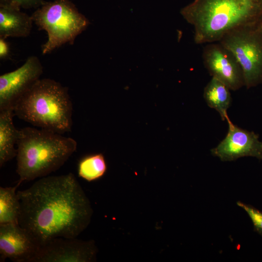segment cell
<instances>
[{
	"label": "cell",
	"mask_w": 262,
	"mask_h": 262,
	"mask_svg": "<svg viewBox=\"0 0 262 262\" xmlns=\"http://www.w3.org/2000/svg\"><path fill=\"white\" fill-rule=\"evenodd\" d=\"M180 13L197 44L219 42L229 32L262 21V0H194Z\"/></svg>",
	"instance_id": "obj_2"
},
{
	"label": "cell",
	"mask_w": 262,
	"mask_h": 262,
	"mask_svg": "<svg viewBox=\"0 0 262 262\" xmlns=\"http://www.w3.org/2000/svg\"><path fill=\"white\" fill-rule=\"evenodd\" d=\"M107 164L103 155L98 153L87 155L79 162V176L88 181L101 178L106 173Z\"/></svg>",
	"instance_id": "obj_16"
},
{
	"label": "cell",
	"mask_w": 262,
	"mask_h": 262,
	"mask_svg": "<svg viewBox=\"0 0 262 262\" xmlns=\"http://www.w3.org/2000/svg\"><path fill=\"white\" fill-rule=\"evenodd\" d=\"M6 39L0 38V58L1 59H6L9 56L10 47Z\"/></svg>",
	"instance_id": "obj_19"
},
{
	"label": "cell",
	"mask_w": 262,
	"mask_h": 262,
	"mask_svg": "<svg viewBox=\"0 0 262 262\" xmlns=\"http://www.w3.org/2000/svg\"><path fill=\"white\" fill-rule=\"evenodd\" d=\"M237 204L243 209L251 219L254 230L262 237V212L253 206L238 201Z\"/></svg>",
	"instance_id": "obj_17"
},
{
	"label": "cell",
	"mask_w": 262,
	"mask_h": 262,
	"mask_svg": "<svg viewBox=\"0 0 262 262\" xmlns=\"http://www.w3.org/2000/svg\"><path fill=\"white\" fill-rule=\"evenodd\" d=\"M33 22L31 16L14 4L0 6V38L27 37Z\"/></svg>",
	"instance_id": "obj_12"
},
{
	"label": "cell",
	"mask_w": 262,
	"mask_h": 262,
	"mask_svg": "<svg viewBox=\"0 0 262 262\" xmlns=\"http://www.w3.org/2000/svg\"><path fill=\"white\" fill-rule=\"evenodd\" d=\"M259 27L261 32H262V21L259 23Z\"/></svg>",
	"instance_id": "obj_21"
},
{
	"label": "cell",
	"mask_w": 262,
	"mask_h": 262,
	"mask_svg": "<svg viewBox=\"0 0 262 262\" xmlns=\"http://www.w3.org/2000/svg\"><path fill=\"white\" fill-rule=\"evenodd\" d=\"M230 90L224 83L213 77L204 89L203 97L206 103L219 114L223 120L229 118L227 111L231 102Z\"/></svg>",
	"instance_id": "obj_14"
},
{
	"label": "cell",
	"mask_w": 262,
	"mask_h": 262,
	"mask_svg": "<svg viewBox=\"0 0 262 262\" xmlns=\"http://www.w3.org/2000/svg\"><path fill=\"white\" fill-rule=\"evenodd\" d=\"M39 246L30 233L17 224L0 225V261L33 262Z\"/></svg>",
	"instance_id": "obj_11"
},
{
	"label": "cell",
	"mask_w": 262,
	"mask_h": 262,
	"mask_svg": "<svg viewBox=\"0 0 262 262\" xmlns=\"http://www.w3.org/2000/svg\"><path fill=\"white\" fill-rule=\"evenodd\" d=\"M15 115L14 109L0 110V166L16 156L15 148L19 130L15 127L13 118Z\"/></svg>",
	"instance_id": "obj_13"
},
{
	"label": "cell",
	"mask_w": 262,
	"mask_h": 262,
	"mask_svg": "<svg viewBox=\"0 0 262 262\" xmlns=\"http://www.w3.org/2000/svg\"><path fill=\"white\" fill-rule=\"evenodd\" d=\"M17 194L18 224L39 246L56 238H77L90 222V201L72 173L41 178Z\"/></svg>",
	"instance_id": "obj_1"
},
{
	"label": "cell",
	"mask_w": 262,
	"mask_h": 262,
	"mask_svg": "<svg viewBox=\"0 0 262 262\" xmlns=\"http://www.w3.org/2000/svg\"><path fill=\"white\" fill-rule=\"evenodd\" d=\"M259 24L232 30L218 42L238 61L247 89L262 83V32Z\"/></svg>",
	"instance_id": "obj_6"
},
{
	"label": "cell",
	"mask_w": 262,
	"mask_h": 262,
	"mask_svg": "<svg viewBox=\"0 0 262 262\" xmlns=\"http://www.w3.org/2000/svg\"><path fill=\"white\" fill-rule=\"evenodd\" d=\"M16 145V172L20 184L58 170L77 148L72 138L31 127L19 130Z\"/></svg>",
	"instance_id": "obj_3"
},
{
	"label": "cell",
	"mask_w": 262,
	"mask_h": 262,
	"mask_svg": "<svg viewBox=\"0 0 262 262\" xmlns=\"http://www.w3.org/2000/svg\"><path fill=\"white\" fill-rule=\"evenodd\" d=\"M43 67L39 58L29 57L16 70L0 76V110L13 108L20 99L39 80Z\"/></svg>",
	"instance_id": "obj_7"
},
{
	"label": "cell",
	"mask_w": 262,
	"mask_h": 262,
	"mask_svg": "<svg viewBox=\"0 0 262 262\" xmlns=\"http://www.w3.org/2000/svg\"><path fill=\"white\" fill-rule=\"evenodd\" d=\"M13 0H0V6L13 4Z\"/></svg>",
	"instance_id": "obj_20"
},
{
	"label": "cell",
	"mask_w": 262,
	"mask_h": 262,
	"mask_svg": "<svg viewBox=\"0 0 262 262\" xmlns=\"http://www.w3.org/2000/svg\"><path fill=\"white\" fill-rule=\"evenodd\" d=\"M20 184L0 187V225L18 224L20 203L16 190Z\"/></svg>",
	"instance_id": "obj_15"
},
{
	"label": "cell",
	"mask_w": 262,
	"mask_h": 262,
	"mask_svg": "<svg viewBox=\"0 0 262 262\" xmlns=\"http://www.w3.org/2000/svg\"><path fill=\"white\" fill-rule=\"evenodd\" d=\"M31 16L39 29L48 35L42 46L44 55L66 44L72 45L89 24L88 19L69 0L44 1Z\"/></svg>",
	"instance_id": "obj_5"
},
{
	"label": "cell",
	"mask_w": 262,
	"mask_h": 262,
	"mask_svg": "<svg viewBox=\"0 0 262 262\" xmlns=\"http://www.w3.org/2000/svg\"><path fill=\"white\" fill-rule=\"evenodd\" d=\"M15 115L34 126L59 134L70 131L72 103L68 89L50 79H39L17 102Z\"/></svg>",
	"instance_id": "obj_4"
},
{
	"label": "cell",
	"mask_w": 262,
	"mask_h": 262,
	"mask_svg": "<svg viewBox=\"0 0 262 262\" xmlns=\"http://www.w3.org/2000/svg\"><path fill=\"white\" fill-rule=\"evenodd\" d=\"M97 253L94 241L58 237L41 245L33 262H90Z\"/></svg>",
	"instance_id": "obj_9"
},
{
	"label": "cell",
	"mask_w": 262,
	"mask_h": 262,
	"mask_svg": "<svg viewBox=\"0 0 262 262\" xmlns=\"http://www.w3.org/2000/svg\"><path fill=\"white\" fill-rule=\"evenodd\" d=\"M204 65L212 77L231 90L245 86L242 68L234 54L219 42L207 44L202 51Z\"/></svg>",
	"instance_id": "obj_8"
},
{
	"label": "cell",
	"mask_w": 262,
	"mask_h": 262,
	"mask_svg": "<svg viewBox=\"0 0 262 262\" xmlns=\"http://www.w3.org/2000/svg\"><path fill=\"white\" fill-rule=\"evenodd\" d=\"M44 2L43 0H13V4L19 8L25 9L36 8Z\"/></svg>",
	"instance_id": "obj_18"
},
{
	"label": "cell",
	"mask_w": 262,
	"mask_h": 262,
	"mask_svg": "<svg viewBox=\"0 0 262 262\" xmlns=\"http://www.w3.org/2000/svg\"><path fill=\"white\" fill-rule=\"evenodd\" d=\"M228 131L216 147L211 150L212 154L222 161H232L250 156L262 160V141L259 136L234 125L228 118Z\"/></svg>",
	"instance_id": "obj_10"
}]
</instances>
